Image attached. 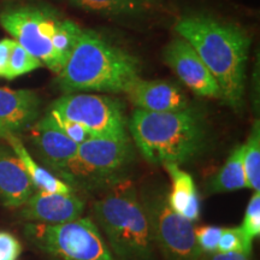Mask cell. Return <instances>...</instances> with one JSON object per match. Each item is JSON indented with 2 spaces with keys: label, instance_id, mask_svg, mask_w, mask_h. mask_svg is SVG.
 I'll use <instances>...</instances> for the list:
<instances>
[{
  "label": "cell",
  "instance_id": "obj_1",
  "mask_svg": "<svg viewBox=\"0 0 260 260\" xmlns=\"http://www.w3.org/2000/svg\"><path fill=\"white\" fill-rule=\"evenodd\" d=\"M175 30L189 42L218 83L220 98L234 110L243 105L251 38L236 24L205 15L178 19Z\"/></svg>",
  "mask_w": 260,
  "mask_h": 260
},
{
  "label": "cell",
  "instance_id": "obj_2",
  "mask_svg": "<svg viewBox=\"0 0 260 260\" xmlns=\"http://www.w3.org/2000/svg\"><path fill=\"white\" fill-rule=\"evenodd\" d=\"M139 60L110 44L95 31L82 29L58 84L65 94L81 92L125 93L139 79Z\"/></svg>",
  "mask_w": 260,
  "mask_h": 260
},
{
  "label": "cell",
  "instance_id": "obj_3",
  "mask_svg": "<svg viewBox=\"0 0 260 260\" xmlns=\"http://www.w3.org/2000/svg\"><path fill=\"white\" fill-rule=\"evenodd\" d=\"M102 189L93 213L112 252L119 260H153L151 224L134 183L121 177Z\"/></svg>",
  "mask_w": 260,
  "mask_h": 260
},
{
  "label": "cell",
  "instance_id": "obj_4",
  "mask_svg": "<svg viewBox=\"0 0 260 260\" xmlns=\"http://www.w3.org/2000/svg\"><path fill=\"white\" fill-rule=\"evenodd\" d=\"M136 146L152 164L181 165L203 151L206 132L200 113L188 107L175 112L136 109L129 123Z\"/></svg>",
  "mask_w": 260,
  "mask_h": 260
},
{
  "label": "cell",
  "instance_id": "obj_5",
  "mask_svg": "<svg viewBox=\"0 0 260 260\" xmlns=\"http://www.w3.org/2000/svg\"><path fill=\"white\" fill-rule=\"evenodd\" d=\"M0 24L16 42L57 75L83 29L52 10L35 6L6 10L0 14Z\"/></svg>",
  "mask_w": 260,
  "mask_h": 260
},
{
  "label": "cell",
  "instance_id": "obj_6",
  "mask_svg": "<svg viewBox=\"0 0 260 260\" xmlns=\"http://www.w3.org/2000/svg\"><path fill=\"white\" fill-rule=\"evenodd\" d=\"M24 234L54 260H115L98 225L88 217L61 224L27 223Z\"/></svg>",
  "mask_w": 260,
  "mask_h": 260
},
{
  "label": "cell",
  "instance_id": "obj_7",
  "mask_svg": "<svg viewBox=\"0 0 260 260\" xmlns=\"http://www.w3.org/2000/svg\"><path fill=\"white\" fill-rule=\"evenodd\" d=\"M132 153V142L126 133L90 138L79 145L60 177L71 187L77 184L100 189L121 178L118 174L130 162Z\"/></svg>",
  "mask_w": 260,
  "mask_h": 260
},
{
  "label": "cell",
  "instance_id": "obj_8",
  "mask_svg": "<svg viewBox=\"0 0 260 260\" xmlns=\"http://www.w3.org/2000/svg\"><path fill=\"white\" fill-rule=\"evenodd\" d=\"M140 194L151 224L155 247L167 260H201L197 245L195 225L175 212L164 187H147Z\"/></svg>",
  "mask_w": 260,
  "mask_h": 260
},
{
  "label": "cell",
  "instance_id": "obj_9",
  "mask_svg": "<svg viewBox=\"0 0 260 260\" xmlns=\"http://www.w3.org/2000/svg\"><path fill=\"white\" fill-rule=\"evenodd\" d=\"M51 111L83 126L93 138L125 134L122 104L112 98L90 93H70L60 96Z\"/></svg>",
  "mask_w": 260,
  "mask_h": 260
},
{
  "label": "cell",
  "instance_id": "obj_10",
  "mask_svg": "<svg viewBox=\"0 0 260 260\" xmlns=\"http://www.w3.org/2000/svg\"><path fill=\"white\" fill-rule=\"evenodd\" d=\"M165 61L191 92L200 96L220 98L218 83L213 79L197 51L183 38L172 40L165 48Z\"/></svg>",
  "mask_w": 260,
  "mask_h": 260
},
{
  "label": "cell",
  "instance_id": "obj_11",
  "mask_svg": "<svg viewBox=\"0 0 260 260\" xmlns=\"http://www.w3.org/2000/svg\"><path fill=\"white\" fill-rule=\"evenodd\" d=\"M84 201L76 193L35 190L21 207L19 216L29 223L61 224L82 217Z\"/></svg>",
  "mask_w": 260,
  "mask_h": 260
},
{
  "label": "cell",
  "instance_id": "obj_12",
  "mask_svg": "<svg viewBox=\"0 0 260 260\" xmlns=\"http://www.w3.org/2000/svg\"><path fill=\"white\" fill-rule=\"evenodd\" d=\"M28 130L39 158L54 174L60 176L76 154L79 144L60 132L47 115L35 122Z\"/></svg>",
  "mask_w": 260,
  "mask_h": 260
},
{
  "label": "cell",
  "instance_id": "obj_13",
  "mask_svg": "<svg viewBox=\"0 0 260 260\" xmlns=\"http://www.w3.org/2000/svg\"><path fill=\"white\" fill-rule=\"evenodd\" d=\"M41 100L34 90L0 88V139L28 130L40 116Z\"/></svg>",
  "mask_w": 260,
  "mask_h": 260
},
{
  "label": "cell",
  "instance_id": "obj_14",
  "mask_svg": "<svg viewBox=\"0 0 260 260\" xmlns=\"http://www.w3.org/2000/svg\"><path fill=\"white\" fill-rule=\"evenodd\" d=\"M125 94L130 102L144 111L175 112L189 107L183 90L167 81H145L139 77L130 84Z\"/></svg>",
  "mask_w": 260,
  "mask_h": 260
},
{
  "label": "cell",
  "instance_id": "obj_15",
  "mask_svg": "<svg viewBox=\"0 0 260 260\" xmlns=\"http://www.w3.org/2000/svg\"><path fill=\"white\" fill-rule=\"evenodd\" d=\"M35 191L27 171L10 146L0 144V203L21 209Z\"/></svg>",
  "mask_w": 260,
  "mask_h": 260
},
{
  "label": "cell",
  "instance_id": "obj_16",
  "mask_svg": "<svg viewBox=\"0 0 260 260\" xmlns=\"http://www.w3.org/2000/svg\"><path fill=\"white\" fill-rule=\"evenodd\" d=\"M171 177V189L168 191V201L171 209L191 223L200 218V198L193 177L180 165L167 162L162 164Z\"/></svg>",
  "mask_w": 260,
  "mask_h": 260
},
{
  "label": "cell",
  "instance_id": "obj_17",
  "mask_svg": "<svg viewBox=\"0 0 260 260\" xmlns=\"http://www.w3.org/2000/svg\"><path fill=\"white\" fill-rule=\"evenodd\" d=\"M10 148L15 152L22 165H23L25 171H27L31 183L34 184L35 189L48 191V193H59V194H73L76 193L75 188L64 182L61 178L57 177L53 172H51L44 167H40L29 151L25 147L19 136L8 135L4 139Z\"/></svg>",
  "mask_w": 260,
  "mask_h": 260
},
{
  "label": "cell",
  "instance_id": "obj_18",
  "mask_svg": "<svg viewBox=\"0 0 260 260\" xmlns=\"http://www.w3.org/2000/svg\"><path fill=\"white\" fill-rule=\"evenodd\" d=\"M248 188L242 164V145L234 148L220 170L206 186V193H229Z\"/></svg>",
  "mask_w": 260,
  "mask_h": 260
},
{
  "label": "cell",
  "instance_id": "obj_19",
  "mask_svg": "<svg viewBox=\"0 0 260 260\" xmlns=\"http://www.w3.org/2000/svg\"><path fill=\"white\" fill-rule=\"evenodd\" d=\"M242 164L247 186L252 190H260V125L259 121L253 123L251 134L242 145Z\"/></svg>",
  "mask_w": 260,
  "mask_h": 260
},
{
  "label": "cell",
  "instance_id": "obj_20",
  "mask_svg": "<svg viewBox=\"0 0 260 260\" xmlns=\"http://www.w3.org/2000/svg\"><path fill=\"white\" fill-rule=\"evenodd\" d=\"M70 3L86 11L104 15L132 14L138 10L136 0H70Z\"/></svg>",
  "mask_w": 260,
  "mask_h": 260
},
{
  "label": "cell",
  "instance_id": "obj_21",
  "mask_svg": "<svg viewBox=\"0 0 260 260\" xmlns=\"http://www.w3.org/2000/svg\"><path fill=\"white\" fill-rule=\"evenodd\" d=\"M41 67L42 63L40 59H38L37 57L29 53L24 47H22L18 42L15 41L14 46L11 48L5 79L14 80L16 77L31 73V71L37 70Z\"/></svg>",
  "mask_w": 260,
  "mask_h": 260
},
{
  "label": "cell",
  "instance_id": "obj_22",
  "mask_svg": "<svg viewBox=\"0 0 260 260\" xmlns=\"http://www.w3.org/2000/svg\"><path fill=\"white\" fill-rule=\"evenodd\" d=\"M253 240L247 236L241 226L224 228L218 241V253H243L252 255Z\"/></svg>",
  "mask_w": 260,
  "mask_h": 260
},
{
  "label": "cell",
  "instance_id": "obj_23",
  "mask_svg": "<svg viewBox=\"0 0 260 260\" xmlns=\"http://www.w3.org/2000/svg\"><path fill=\"white\" fill-rule=\"evenodd\" d=\"M241 229L247 236L254 240L260 235V193L254 191L248 201Z\"/></svg>",
  "mask_w": 260,
  "mask_h": 260
},
{
  "label": "cell",
  "instance_id": "obj_24",
  "mask_svg": "<svg viewBox=\"0 0 260 260\" xmlns=\"http://www.w3.org/2000/svg\"><path fill=\"white\" fill-rule=\"evenodd\" d=\"M46 115L48 116V118L51 119L52 123L57 126L60 132H63L68 138L73 140V141L76 142V144L81 145L82 142L87 141V140L93 138L92 135L87 132L83 126H81L77 123H75L70 119L65 118V117L58 115V113L53 112V111H48Z\"/></svg>",
  "mask_w": 260,
  "mask_h": 260
},
{
  "label": "cell",
  "instance_id": "obj_25",
  "mask_svg": "<svg viewBox=\"0 0 260 260\" xmlns=\"http://www.w3.org/2000/svg\"><path fill=\"white\" fill-rule=\"evenodd\" d=\"M223 228L213 225L195 226L194 236L197 245L203 254H213L217 253L218 241Z\"/></svg>",
  "mask_w": 260,
  "mask_h": 260
},
{
  "label": "cell",
  "instance_id": "obj_26",
  "mask_svg": "<svg viewBox=\"0 0 260 260\" xmlns=\"http://www.w3.org/2000/svg\"><path fill=\"white\" fill-rule=\"evenodd\" d=\"M22 253L18 239L11 233L0 232V260H17Z\"/></svg>",
  "mask_w": 260,
  "mask_h": 260
},
{
  "label": "cell",
  "instance_id": "obj_27",
  "mask_svg": "<svg viewBox=\"0 0 260 260\" xmlns=\"http://www.w3.org/2000/svg\"><path fill=\"white\" fill-rule=\"evenodd\" d=\"M14 42V39H4L0 41V76L2 77H5L6 70H8L10 54H11Z\"/></svg>",
  "mask_w": 260,
  "mask_h": 260
},
{
  "label": "cell",
  "instance_id": "obj_28",
  "mask_svg": "<svg viewBox=\"0 0 260 260\" xmlns=\"http://www.w3.org/2000/svg\"><path fill=\"white\" fill-rule=\"evenodd\" d=\"M201 260H252L251 255L243 253H213V254H204Z\"/></svg>",
  "mask_w": 260,
  "mask_h": 260
}]
</instances>
